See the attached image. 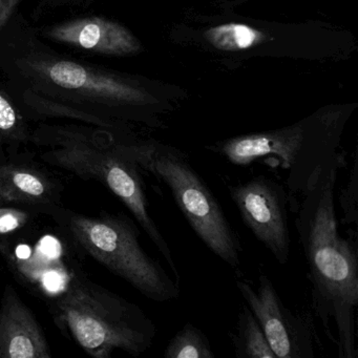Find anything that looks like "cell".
Masks as SVG:
<instances>
[{
  "instance_id": "ac0fdd59",
  "label": "cell",
  "mask_w": 358,
  "mask_h": 358,
  "mask_svg": "<svg viewBox=\"0 0 358 358\" xmlns=\"http://www.w3.org/2000/svg\"><path fill=\"white\" fill-rule=\"evenodd\" d=\"M349 181L343 188L339 196L341 209H343V223L347 226H357L358 211V161L357 156L354 157L353 164L350 171Z\"/></svg>"
},
{
  "instance_id": "7c38bea8",
  "label": "cell",
  "mask_w": 358,
  "mask_h": 358,
  "mask_svg": "<svg viewBox=\"0 0 358 358\" xmlns=\"http://www.w3.org/2000/svg\"><path fill=\"white\" fill-rule=\"evenodd\" d=\"M15 158L8 157V162L0 163V205H20L43 213L59 204V182L34 165L15 162Z\"/></svg>"
},
{
  "instance_id": "ba28073f",
  "label": "cell",
  "mask_w": 358,
  "mask_h": 358,
  "mask_svg": "<svg viewBox=\"0 0 358 358\" xmlns=\"http://www.w3.org/2000/svg\"><path fill=\"white\" fill-rule=\"evenodd\" d=\"M236 287L263 329L275 358L315 357L313 318L286 307L267 275H259L257 288L243 280H236Z\"/></svg>"
},
{
  "instance_id": "3957f363",
  "label": "cell",
  "mask_w": 358,
  "mask_h": 358,
  "mask_svg": "<svg viewBox=\"0 0 358 358\" xmlns=\"http://www.w3.org/2000/svg\"><path fill=\"white\" fill-rule=\"evenodd\" d=\"M121 134L83 123H38L31 145L41 161L85 181H97L115 194L135 217L180 280L171 247L150 213L142 169L118 145Z\"/></svg>"
},
{
  "instance_id": "d6986e66",
  "label": "cell",
  "mask_w": 358,
  "mask_h": 358,
  "mask_svg": "<svg viewBox=\"0 0 358 358\" xmlns=\"http://www.w3.org/2000/svg\"><path fill=\"white\" fill-rule=\"evenodd\" d=\"M96 1L97 0H38L31 14V18L33 24H36L57 12L87 9Z\"/></svg>"
},
{
  "instance_id": "e0dca14e",
  "label": "cell",
  "mask_w": 358,
  "mask_h": 358,
  "mask_svg": "<svg viewBox=\"0 0 358 358\" xmlns=\"http://www.w3.org/2000/svg\"><path fill=\"white\" fill-rule=\"evenodd\" d=\"M36 209L20 208V207L0 205V238H9L24 230L32 223Z\"/></svg>"
},
{
  "instance_id": "9c48e42d",
  "label": "cell",
  "mask_w": 358,
  "mask_h": 358,
  "mask_svg": "<svg viewBox=\"0 0 358 358\" xmlns=\"http://www.w3.org/2000/svg\"><path fill=\"white\" fill-rule=\"evenodd\" d=\"M244 225L280 265L290 257L291 240L284 186L266 176L228 186Z\"/></svg>"
},
{
  "instance_id": "5b68a950",
  "label": "cell",
  "mask_w": 358,
  "mask_h": 358,
  "mask_svg": "<svg viewBox=\"0 0 358 358\" xmlns=\"http://www.w3.org/2000/svg\"><path fill=\"white\" fill-rule=\"evenodd\" d=\"M60 226L75 244L110 272L158 303L176 301L180 284L166 273L140 244L137 226L124 215L87 217L53 205L43 211Z\"/></svg>"
},
{
  "instance_id": "8fae6325",
  "label": "cell",
  "mask_w": 358,
  "mask_h": 358,
  "mask_svg": "<svg viewBox=\"0 0 358 358\" xmlns=\"http://www.w3.org/2000/svg\"><path fill=\"white\" fill-rule=\"evenodd\" d=\"M52 352L37 318L8 284L0 303V358H51Z\"/></svg>"
},
{
  "instance_id": "ffe728a7",
  "label": "cell",
  "mask_w": 358,
  "mask_h": 358,
  "mask_svg": "<svg viewBox=\"0 0 358 358\" xmlns=\"http://www.w3.org/2000/svg\"><path fill=\"white\" fill-rule=\"evenodd\" d=\"M22 0H0V33L18 13Z\"/></svg>"
},
{
  "instance_id": "5bb4252c",
  "label": "cell",
  "mask_w": 358,
  "mask_h": 358,
  "mask_svg": "<svg viewBox=\"0 0 358 358\" xmlns=\"http://www.w3.org/2000/svg\"><path fill=\"white\" fill-rule=\"evenodd\" d=\"M230 336L238 358H275L263 329L245 303L238 313L236 330Z\"/></svg>"
},
{
  "instance_id": "52a82bcc",
  "label": "cell",
  "mask_w": 358,
  "mask_h": 358,
  "mask_svg": "<svg viewBox=\"0 0 358 358\" xmlns=\"http://www.w3.org/2000/svg\"><path fill=\"white\" fill-rule=\"evenodd\" d=\"M335 148L333 136H313L303 125H295L234 138L209 146L208 150L238 166H248L257 159L273 157L288 171L289 189L303 194L322 165L336 155Z\"/></svg>"
},
{
  "instance_id": "9a60e30c",
  "label": "cell",
  "mask_w": 358,
  "mask_h": 358,
  "mask_svg": "<svg viewBox=\"0 0 358 358\" xmlns=\"http://www.w3.org/2000/svg\"><path fill=\"white\" fill-rule=\"evenodd\" d=\"M165 358H215L208 337L194 324H186L165 348Z\"/></svg>"
},
{
  "instance_id": "7a4b0ae2",
  "label": "cell",
  "mask_w": 358,
  "mask_h": 358,
  "mask_svg": "<svg viewBox=\"0 0 358 358\" xmlns=\"http://www.w3.org/2000/svg\"><path fill=\"white\" fill-rule=\"evenodd\" d=\"M345 161L336 154L312 178L295 220L311 282L312 308L339 358H356L355 311L358 306L356 241L338 234L334 188Z\"/></svg>"
},
{
  "instance_id": "8992f818",
  "label": "cell",
  "mask_w": 358,
  "mask_h": 358,
  "mask_svg": "<svg viewBox=\"0 0 358 358\" xmlns=\"http://www.w3.org/2000/svg\"><path fill=\"white\" fill-rule=\"evenodd\" d=\"M118 136V145L138 166L167 186L178 208L205 246L226 264L242 265V244L219 201L187 156L159 143L127 141Z\"/></svg>"
},
{
  "instance_id": "4fadbf2b",
  "label": "cell",
  "mask_w": 358,
  "mask_h": 358,
  "mask_svg": "<svg viewBox=\"0 0 358 358\" xmlns=\"http://www.w3.org/2000/svg\"><path fill=\"white\" fill-rule=\"evenodd\" d=\"M31 123L0 76V158L18 156L31 145Z\"/></svg>"
},
{
  "instance_id": "6da1fadb",
  "label": "cell",
  "mask_w": 358,
  "mask_h": 358,
  "mask_svg": "<svg viewBox=\"0 0 358 358\" xmlns=\"http://www.w3.org/2000/svg\"><path fill=\"white\" fill-rule=\"evenodd\" d=\"M0 76L31 122L69 120L123 133L146 95L134 79L64 53L18 12L0 33Z\"/></svg>"
},
{
  "instance_id": "30bf717a",
  "label": "cell",
  "mask_w": 358,
  "mask_h": 358,
  "mask_svg": "<svg viewBox=\"0 0 358 358\" xmlns=\"http://www.w3.org/2000/svg\"><path fill=\"white\" fill-rule=\"evenodd\" d=\"M34 28L47 43L85 55L120 57L134 55L141 48L127 27L96 14H81L41 26L34 24Z\"/></svg>"
},
{
  "instance_id": "2e32d148",
  "label": "cell",
  "mask_w": 358,
  "mask_h": 358,
  "mask_svg": "<svg viewBox=\"0 0 358 358\" xmlns=\"http://www.w3.org/2000/svg\"><path fill=\"white\" fill-rule=\"evenodd\" d=\"M264 34L245 24H230L211 29L206 39L215 48L224 51L248 49L263 41Z\"/></svg>"
},
{
  "instance_id": "277c9868",
  "label": "cell",
  "mask_w": 358,
  "mask_h": 358,
  "mask_svg": "<svg viewBox=\"0 0 358 358\" xmlns=\"http://www.w3.org/2000/svg\"><path fill=\"white\" fill-rule=\"evenodd\" d=\"M52 314L58 328L92 357L108 358L116 351L138 357L157 335L156 324L141 307L81 273L53 299Z\"/></svg>"
}]
</instances>
